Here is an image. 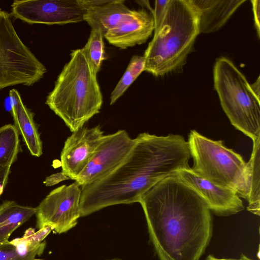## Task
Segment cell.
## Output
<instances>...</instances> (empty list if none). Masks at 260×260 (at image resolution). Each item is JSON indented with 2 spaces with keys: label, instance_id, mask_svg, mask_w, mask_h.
Wrapping results in <instances>:
<instances>
[{
  "label": "cell",
  "instance_id": "obj_8",
  "mask_svg": "<svg viewBox=\"0 0 260 260\" xmlns=\"http://www.w3.org/2000/svg\"><path fill=\"white\" fill-rule=\"evenodd\" d=\"M81 188L75 182L52 190L37 207V226L50 227L58 234L68 232L81 217Z\"/></svg>",
  "mask_w": 260,
  "mask_h": 260
},
{
  "label": "cell",
  "instance_id": "obj_15",
  "mask_svg": "<svg viewBox=\"0 0 260 260\" xmlns=\"http://www.w3.org/2000/svg\"><path fill=\"white\" fill-rule=\"evenodd\" d=\"M52 231L49 226L35 232L26 230L21 238L0 243V260H33L41 255L45 248V238Z\"/></svg>",
  "mask_w": 260,
  "mask_h": 260
},
{
  "label": "cell",
  "instance_id": "obj_3",
  "mask_svg": "<svg viewBox=\"0 0 260 260\" xmlns=\"http://www.w3.org/2000/svg\"><path fill=\"white\" fill-rule=\"evenodd\" d=\"M45 104L74 132L100 112L103 96L96 73L82 48L72 50Z\"/></svg>",
  "mask_w": 260,
  "mask_h": 260
},
{
  "label": "cell",
  "instance_id": "obj_12",
  "mask_svg": "<svg viewBox=\"0 0 260 260\" xmlns=\"http://www.w3.org/2000/svg\"><path fill=\"white\" fill-rule=\"evenodd\" d=\"M177 174L202 197L210 210L216 215L227 216L244 209L243 202L235 191L201 177L189 166L180 169Z\"/></svg>",
  "mask_w": 260,
  "mask_h": 260
},
{
  "label": "cell",
  "instance_id": "obj_30",
  "mask_svg": "<svg viewBox=\"0 0 260 260\" xmlns=\"http://www.w3.org/2000/svg\"><path fill=\"white\" fill-rule=\"evenodd\" d=\"M33 260H43V259H34Z\"/></svg>",
  "mask_w": 260,
  "mask_h": 260
},
{
  "label": "cell",
  "instance_id": "obj_6",
  "mask_svg": "<svg viewBox=\"0 0 260 260\" xmlns=\"http://www.w3.org/2000/svg\"><path fill=\"white\" fill-rule=\"evenodd\" d=\"M188 143L193 160L191 170L214 184L235 191L246 200L248 169L242 156L225 147L222 141L209 139L191 130Z\"/></svg>",
  "mask_w": 260,
  "mask_h": 260
},
{
  "label": "cell",
  "instance_id": "obj_2",
  "mask_svg": "<svg viewBox=\"0 0 260 260\" xmlns=\"http://www.w3.org/2000/svg\"><path fill=\"white\" fill-rule=\"evenodd\" d=\"M126 159L105 177L81 187V217L118 204L139 202L164 178L189 166L188 142L179 135L140 134Z\"/></svg>",
  "mask_w": 260,
  "mask_h": 260
},
{
  "label": "cell",
  "instance_id": "obj_10",
  "mask_svg": "<svg viewBox=\"0 0 260 260\" xmlns=\"http://www.w3.org/2000/svg\"><path fill=\"white\" fill-rule=\"evenodd\" d=\"M135 143V138L132 139L125 130L104 135L88 163L75 180L83 187L105 177L126 159Z\"/></svg>",
  "mask_w": 260,
  "mask_h": 260
},
{
  "label": "cell",
  "instance_id": "obj_19",
  "mask_svg": "<svg viewBox=\"0 0 260 260\" xmlns=\"http://www.w3.org/2000/svg\"><path fill=\"white\" fill-rule=\"evenodd\" d=\"M260 138L253 142V148L248 169L247 210L259 216L260 213Z\"/></svg>",
  "mask_w": 260,
  "mask_h": 260
},
{
  "label": "cell",
  "instance_id": "obj_26",
  "mask_svg": "<svg viewBox=\"0 0 260 260\" xmlns=\"http://www.w3.org/2000/svg\"><path fill=\"white\" fill-rule=\"evenodd\" d=\"M11 172V166L0 167V196L3 192Z\"/></svg>",
  "mask_w": 260,
  "mask_h": 260
},
{
  "label": "cell",
  "instance_id": "obj_1",
  "mask_svg": "<svg viewBox=\"0 0 260 260\" xmlns=\"http://www.w3.org/2000/svg\"><path fill=\"white\" fill-rule=\"evenodd\" d=\"M160 260H200L212 235L210 210L178 174L161 180L140 199Z\"/></svg>",
  "mask_w": 260,
  "mask_h": 260
},
{
  "label": "cell",
  "instance_id": "obj_4",
  "mask_svg": "<svg viewBox=\"0 0 260 260\" xmlns=\"http://www.w3.org/2000/svg\"><path fill=\"white\" fill-rule=\"evenodd\" d=\"M199 34L198 14L190 0H170L145 51L144 71L158 77L181 68Z\"/></svg>",
  "mask_w": 260,
  "mask_h": 260
},
{
  "label": "cell",
  "instance_id": "obj_25",
  "mask_svg": "<svg viewBox=\"0 0 260 260\" xmlns=\"http://www.w3.org/2000/svg\"><path fill=\"white\" fill-rule=\"evenodd\" d=\"M69 179L68 177L61 172L47 177L43 183L46 186H51Z\"/></svg>",
  "mask_w": 260,
  "mask_h": 260
},
{
  "label": "cell",
  "instance_id": "obj_24",
  "mask_svg": "<svg viewBox=\"0 0 260 260\" xmlns=\"http://www.w3.org/2000/svg\"><path fill=\"white\" fill-rule=\"evenodd\" d=\"M254 15V21L258 38L260 36V1H251Z\"/></svg>",
  "mask_w": 260,
  "mask_h": 260
},
{
  "label": "cell",
  "instance_id": "obj_5",
  "mask_svg": "<svg viewBox=\"0 0 260 260\" xmlns=\"http://www.w3.org/2000/svg\"><path fill=\"white\" fill-rule=\"evenodd\" d=\"M213 83L221 106L231 124L252 142L260 138V100L244 75L224 56L213 67Z\"/></svg>",
  "mask_w": 260,
  "mask_h": 260
},
{
  "label": "cell",
  "instance_id": "obj_9",
  "mask_svg": "<svg viewBox=\"0 0 260 260\" xmlns=\"http://www.w3.org/2000/svg\"><path fill=\"white\" fill-rule=\"evenodd\" d=\"M11 17L29 24L63 25L84 21L80 0H15Z\"/></svg>",
  "mask_w": 260,
  "mask_h": 260
},
{
  "label": "cell",
  "instance_id": "obj_14",
  "mask_svg": "<svg viewBox=\"0 0 260 260\" xmlns=\"http://www.w3.org/2000/svg\"><path fill=\"white\" fill-rule=\"evenodd\" d=\"M198 16L199 32H214L220 29L246 0H190Z\"/></svg>",
  "mask_w": 260,
  "mask_h": 260
},
{
  "label": "cell",
  "instance_id": "obj_28",
  "mask_svg": "<svg viewBox=\"0 0 260 260\" xmlns=\"http://www.w3.org/2000/svg\"><path fill=\"white\" fill-rule=\"evenodd\" d=\"M218 260H253L250 259L245 256V255H242L240 258L239 259H226V258H218Z\"/></svg>",
  "mask_w": 260,
  "mask_h": 260
},
{
  "label": "cell",
  "instance_id": "obj_11",
  "mask_svg": "<svg viewBox=\"0 0 260 260\" xmlns=\"http://www.w3.org/2000/svg\"><path fill=\"white\" fill-rule=\"evenodd\" d=\"M103 136L99 125L91 128L83 126L73 132L61 152V172L75 180L88 163Z\"/></svg>",
  "mask_w": 260,
  "mask_h": 260
},
{
  "label": "cell",
  "instance_id": "obj_31",
  "mask_svg": "<svg viewBox=\"0 0 260 260\" xmlns=\"http://www.w3.org/2000/svg\"><path fill=\"white\" fill-rule=\"evenodd\" d=\"M111 260H120V259H111Z\"/></svg>",
  "mask_w": 260,
  "mask_h": 260
},
{
  "label": "cell",
  "instance_id": "obj_20",
  "mask_svg": "<svg viewBox=\"0 0 260 260\" xmlns=\"http://www.w3.org/2000/svg\"><path fill=\"white\" fill-rule=\"evenodd\" d=\"M19 133L12 124L0 127V167L11 166L21 151Z\"/></svg>",
  "mask_w": 260,
  "mask_h": 260
},
{
  "label": "cell",
  "instance_id": "obj_13",
  "mask_svg": "<svg viewBox=\"0 0 260 260\" xmlns=\"http://www.w3.org/2000/svg\"><path fill=\"white\" fill-rule=\"evenodd\" d=\"M154 29L153 15L142 9L132 10L127 19L109 30L104 37L111 45L123 49L145 43Z\"/></svg>",
  "mask_w": 260,
  "mask_h": 260
},
{
  "label": "cell",
  "instance_id": "obj_17",
  "mask_svg": "<svg viewBox=\"0 0 260 260\" xmlns=\"http://www.w3.org/2000/svg\"><path fill=\"white\" fill-rule=\"evenodd\" d=\"M124 2L107 0L104 4L89 7L86 9L84 21L91 29H100L104 36L109 30L131 15L132 10L124 4Z\"/></svg>",
  "mask_w": 260,
  "mask_h": 260
},
{
  "label": "cell",
  "instance_id": "obj_23",
  "mask_svg": "<svg viewBox=\"0 0 260 260\" xmlns=\"http://www.w3.org/2000/svg\"><path fill=\"white\" fill-rule=\"evenodd\" d=\"M170 0L155 1L154 9L153 10V15L154 23V30L156 29L160 25L164 17L167 7Z\"/></svg>",
  "mask_w": 260,
  "mask_h": 260
},
{
  "label": "cell",
  "instance_id": "obj_16",
  "mask_svg": "<svg viewBox=\"0 0 260 260\" xmlns=\"http://www.w3.org/2000/svg\"><path fill=\"white\" fill-rule=\"evenodd\" d=\"M9 97L14 125L21 135L30 153L36 157L41 156L42 142L34 121V113L25 106L18 90H10Z\"/></svg>",
  "mask_w": 260,
  "mask_h": 260
},
{
  "label": "cell",
  "instance_id": "obj_29",
  "mask_svg": "<svg viewBox=\"0 0 260 260\" xmlns=\"http://www.w3.org/2000/svg\"><path fill=\"white\" fill-rule=\"evenodd\" d=\"M218 258L214 257L212 255H209L206 260H218Z\"/></svg>",
  "mask_w": 260,
  "mask_h": 260
},
{
  "label": "cell",
  "instance_id": "obj_27",
  "mask_svg": "<svg viewBox=\"0 0 260 260\" xmlns=\"http://www.w3.org/2000/svg\"><path fill=\"white\" fill-rule=\"evenodd\" d=\"M259 76L258 77L256 81L252 83V84H250V87L251 89V90L254 93V94L259 99V94H260V80H259Z\"/></svg>",
  "mask_w": 260,
  "mask_h": 260
},
{
  "label": "cell",
  "instance_id": "obj_18",
  "mask_svg": "<svg viewBox=\"0 0 260 260\" xmlns=\"http://www.w3.org/2000/svg\"><path fill=\"white\" fill-rule=\"evenodd\" d=\"M37 207L22 206L13 201L0 205V243L8 241L11 234L37 213Z\"/></svg>",
  "mask_w": 260,
  "mask_h": 260
},
{
  "label": "cell",
  "instance_id": "obj_22",
  "mask_svg": "<svg viewBox=\"0 0 260 260\" xmlns=\"http://www.w3.org/2000/svg\"><path fill=\"white\" fill-rule=\"evenodd\" d=\"M104 37L100 29H91L88 41L82 48L96 74L100 70L102 63L105 59Z\"/></svg>",
  "mask_w": 260,
  "mask_h": 260
},
{
  "label": "cell",
  "instance_id": "obj_21",
  "mask_svg": "<svg viewBox=\"0 0 260 260\" xmlns=\"http://www.w3.org/2000/svg\"><path fill=\"white\" fill-rule=\"evenodd\" d=\"M145 58L143 56L134 55L119 81L110 95V103L113 104L128 89L131 84L144 71Z\"/></svg>",
  "mask_w": 260,
  "mask_h": 260
},
{
  "label": "cell",
  "instance_id": "obj_7",
  "mask_svg": "<svg viewBox=\"0 0 260 260\" xmlns=\"http://www.w3.org/2000/svg\"><path fill=\"white\" fill-rule=\"evenodd\" d=\"M46 72L19 37L10 14L0 9V90L17 85L32 86Z\"/></svg>",
  "mask_w": 260,
  "mask_h": 260
}]
</instances>
